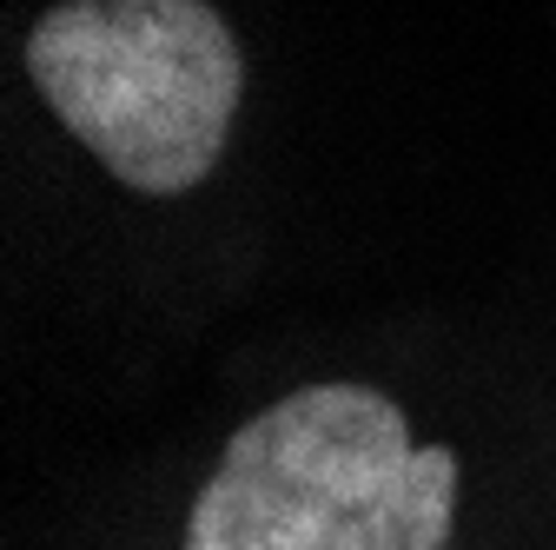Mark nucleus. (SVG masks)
<instances>
[{
    "mask_svg": "<svg viewBox=\"0 0 556 550\" xmlns=\"http://www.w3.org/2000/svg\"><path fill=\"white\" fill-rule=\"evenodd\" d=\"M27 74L132 192L199 186L245 93L239 40L205 0H60L27 27Z\"/></svg>",
    "mask_w": 556,
    "mask_h": 550,
    "instance_id": "nucleus-2",
    "label": "nucleus"
},
{
    "mask_svg": "<svg viewBox=\"0 0 556 550\" xmlns=\"http://www.w3.org/2000/svg\"><path fill=\"white\" fill-rule=\"evenodd\" d=\"M457 458L371 385H305L232 432L186 550H451Z\"/></svg>",
    "mask_w": 556,
    "mask_h": 550,
    "instance_id": "nucleus-1",
    "label": "nucleus"
}]
</instances>
